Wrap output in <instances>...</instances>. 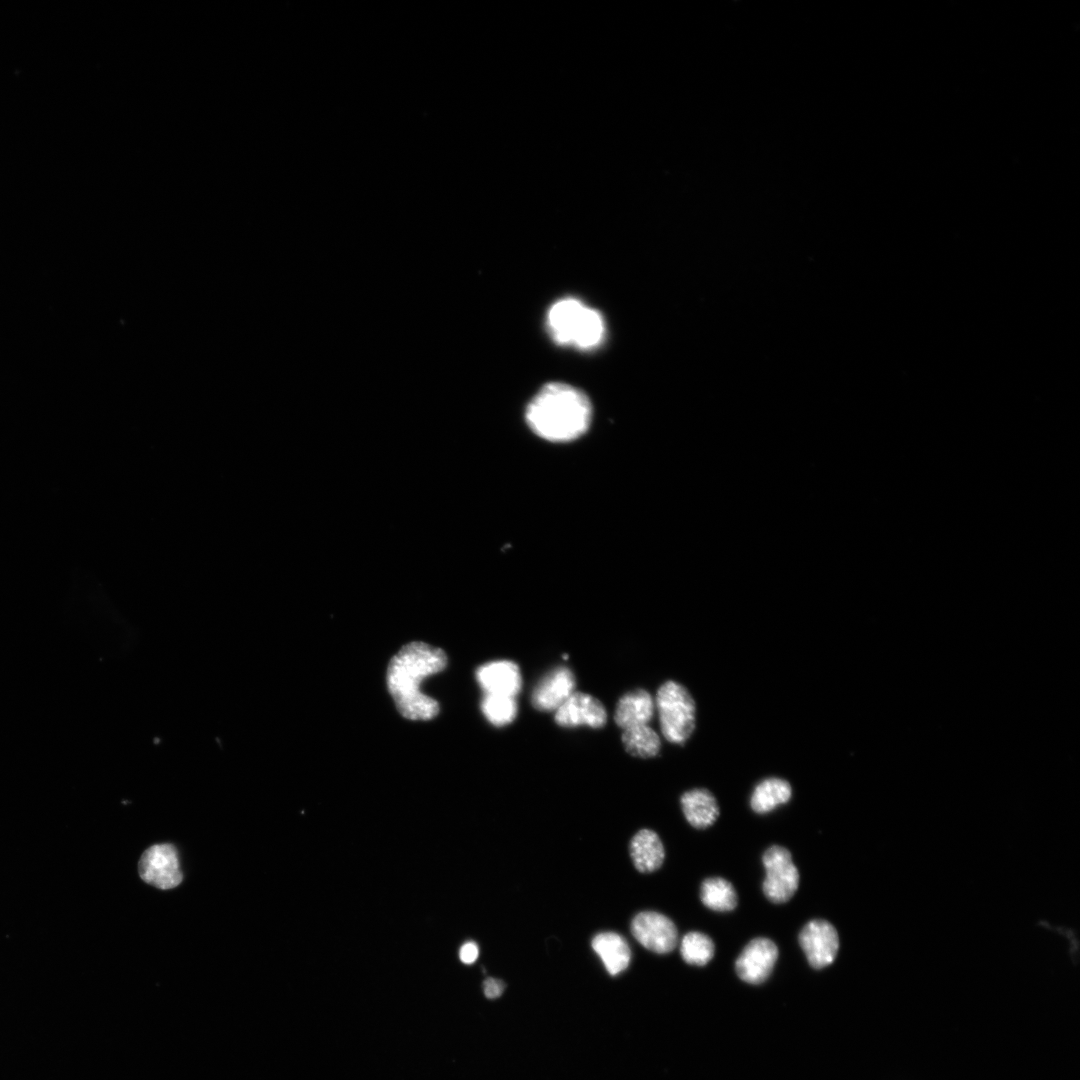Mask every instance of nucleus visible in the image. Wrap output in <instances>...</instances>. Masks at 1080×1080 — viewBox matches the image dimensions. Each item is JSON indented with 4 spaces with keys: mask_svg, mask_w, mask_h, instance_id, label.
<instances>
[{
    "mask_svg": "<svg viewBox=\"0 0 1080 1080\" xmlns=\"http://www.w3.org/2000/svg\"><path fill=\"white\" fill-rule=\"evenodd\" d=\"M446 665L447 657L442 649L420 641L404 645L391 658L386 674L387 687L403 717L429 720L438 714V702L422 693L420 684Z\"/></svg>",
    "mask_w": 1080,
    "mask_h": 1080,
    "instance_id": "nucleus-1",
    "label": "nucleus"
},
{
    "mask_svg": "<svg viewBox=\"0 0 1080 1080\" xmlns=\"http://www.w3.org/2000/svg\"><path fill=\"white\" fill-rule=\"evenodd\" d=\"M525 417L530 429L539 437L566 442L587 431L592 406L589 398L578 388L562 382H551L531 399Z\"/></svg>",
    "mask_w": 1080,
    "mask_h": 1080,
    "instance_id": "nucleus-2",
    "label": "nucleus"
},
{
    "mask_svg": "<svg viewBox=\"0 0 1080 1080\" xmlns=\"http://www.w3.org/2000/svg\"><path fill=\"white\" fill-rule=\"evenodd\" d=\"M547 328L554 342L580 350L596 348L605 337L600 312L573 297L560 299L550 307Z\"/></svg>",
    "mask_w": 1080,
    "mask_h": 1080,
    "instance_id": "nucleus-3",
    "label": "nucleus"
},
{
    "mask_svg": "<svg viewBox=\"0 0 1080 1080\" xmlns=\"http://www.w3.org/2000/svg\"><path fill=\"white\" fill-rule=\"evenodd\" d=\"M655 708L664 738L675 744L684 743L695 728V702L688 690L678 682L666 681L656 694Z\"/></svg>",
    "mask_w": 1080,
    "mask_h": 1080,
    "instance_id": "nucleus-4",
    "label": "nucleus"
},
{
    "mask_svg": "<svg viewBox=\"0 0 1080 1080\" xmlns=\"http://www.w3.org/2000/svg\"><path fill=\"white\" fill-rule=\"evenodd\" d=\"M766 876L762 889L773 903H784L792 898L799 886V872L791 853L782 846L769 847L762 856Z\"/></svg>",
    "mask_w": 1080,
    "mask_h": 1080,
    "instance_id": "nucleus-5",
    "label": "nucleus"
},
{
    "mask_svg": "<svg viewBox=\"0 0 1080 1080\" xmlns=\"http://www.w3.org/2000/svg\"><path fill=\"white\" fill-rule=\"evenodd\" d=\"M138 871L144 882L163 890L177 887L183 879L177 850L168 843L146 849L139 860Z\"/></svg>",
    "mask_w": 1080,
    "mask_h": 1080,
    "instance_id": "nucleus-6",
    "label": "nucleus"
},
{
    "mask_svg": "<svg viewBox=\"0 0 1080 1080\" xmlns=\"http://www.w3.org/2000/svg\"><path fill=\"white\" fill-rule=\"evenodd\" d=\"M631 933L646 949L666 954L675 949L678 932L673 921L655 911H643L632 920Z\"/></svg>",
    "mask_w": 1080,
    "mask_h": 1080,
    "instance_id": "nucleus-7",
    "label": "nucleus"
},
{
    "mask_svg": "<svg viewBox=\"0 0 1080 1080\" xmlns=\"http://www.w3.org/2000/svg\"><path fill=\"white\" fill-rule=\"evenodd\" d=\"M799 944L809 964L815 969H822L834 962L839 950V937L831 923L813 919L802 928Z\"/></svg>",
    "mask_w": 1080,
    "mask_h": 1080,
    "instance_id": "nucleus-8",
    "label": "nucleus"
},
{
    "mask_svg": "<svg viewBox=\"0 0 1080 1080\" xmlns=\"http://www.w3.org/2000/svg\"><path fill=\"white\" fill-rule=\"evenodd\" d=\"M778 958L776 944L765 937L752 939L735 962L740 979L749 984H761L770 976Z\"/></svg>",
    "mask_w": 1080,
    "mask_h": 1080,
    "instance_id": "nucleus-9",
    "label": "nucleus"
},
{
    "mask_svg": "<svg viewBox=\"0 0 1080 1080\" xmlns=\"http://www.w3.org/2000/svg\"><path fill=\"white\" fill-rule=\"evenodd\" d=\"M555 722L566 728L586 725L601 728L606 724L607 713L604 705L594 696L573 692L555 711Z\"/></svg>",
    "mask_w": 1080,
    "mask_h": 1080,
    "instance_id": "nucleus-10",
    "label": "nucleus"
},
{
    "mask_svg": "<svg viewBox=\"0 0 1080 1080\" xmlns=\"http://www.w3.org/2000/svg\"><path fill=\"white\" fill-rule=\"evenodd\" d=\"M575 686L573 672L565 666L556 667L537 683L532 705L539 711H556L575 692Z\"/></svg>",
    "mask_w": 1080,
    "mask_h": 1080,
    "instance_id": "nucleus-11",
    "label": "nucleus"
},
{
    "mask_svg": "<svg viewBox=\"0 0 1080 1080\" xmlns=\"http://www.w3.org/2000/svg\"><path fill=\"white\" fill-rule=\"evenodd\" d=\"M476 679L485 694L515 697L522 687L520 669L509 660L492 661L480 666Z\"/></svg>",
    "mask_w": 1080,
    "mask_h": 1080,
    "instance_id": "nucleus-12",
    "label": "nucleus"
},
{
    "mask_svg": "<svg viewBox=\"0 0 1080 1080\" xmlns=\"http://www.w3.org/2000/svg\"><path fill=\"white\" fill-rule=\"evenodd\" d=\"M655 711V702L644 689H635L625 693L617 702L614 720L621 729L650 722Z\"/></svg>",
    "mask_w": 1080,
    "mask_h": 1080,
    "instance_id": "nucleus-13",
    "label": "nucleus"
},
{
    "mask_svg": "<svg viewBox=\"0 0 1080 1080\" xmlns=\"http://www.w3.org/2000/svg\"><path fill=\"white\" fill-rule=\"evenodd\" d=\"M591 945L610 975L616 976L629 966L631 950L627 941L618 933H598L592 939Z\"/></svg>",
    "mask_w": 1080,
    "mask_h": 1080,
    "instance_id": "nucleus-14",
    "label": "nucleus"
},
{
    "mask_svg": "<svg viewBox=\"0 0 1080 1080\" xmlns=\"http://www.w3.org/2000/svg\"><path fill=\"white\" fill-rule=\"evenodd\" d=\"M630 855L638 871L650 873L660 868L665 851L659 836L652 830L643 829L632 838Z\"/></svg>",
    "mask_w": 1080,
    "mask_h": 1080,
    "instance_id": "nucleus-15",
    "label": "nucleus"
},
{
    "mask_svg": "<svg viewBox=\"0 0 1080 1080\" xmlns=\"http://www.w3.org/2000/svg\"><path fill=\"white\" fill-rule=\"evenodd\" d=\"M680 801L686 820L695 828H707L719 816L717 801L706 789L687 791L681 796Z\"/></svg>",
    "mask_w": 1080,
    "mask_h": 1080,
    "instance_id": "nucleus-16",
    "label": "nucleus"
},
{
    "mask_svg": "<svg viewBox=\"0 0 1080 1080\" xmlns=\"http://www.w3.org/2000/svg\"><path fill=\"white\" fill-rule=\"evenodd\" d=\"M791 795L792 788L786 780L771 777L757 784L752 792L750 805L756 813L765 814L787 803Z\"/></svg>",
    "mask_w": 1080,
    "mask_h": 1080,
    "instance_id": "nucleus-17",
    "label": "nucleus"
},
{
    "mask_svg": "<svg viewBox=\"0 0 1080 1080\" xmlns=\"http://www.w3.org/2000/svg\"><path fill=\"white\" fill-rule=\"evenodd\" d=\"M700 898L711 910L728 912L737 906V893L733 885L724 878L711 877L701 884Z\"/></svg>",
    "mask_w": 1080,
    "mask_h": 1080,
    "instance_id": "nucleus-18",
    "label": "nucleus"
},
{
    "mask_svg": "<svg viewBox=\"0 0 1080 1080\" xmlns=\"http://www.w3.org/2000/svg\"><path fill=\"white\" fill-rule=\"evenodd\" d=\"M622 743L629 754L639 758L655 757L661 748L660 737L648 724L624 729Z\"/></svg>",
    "mask_w": 1080,
    "mask_h": 1080,
    "instance_id": "nucleus-19",
    "label": "nucleus"
},
{
    "mask_svg": "<svg viewBox=\"0 0 1080 1080\" xmlns=\"http://www.w3.org/2000/svg\"><path fill=\"white\" fill-rule=\"evenodd\" d=\"M714 951L712 939L704 933L692 931L685 934L681 940V956L690 965H706L713 958Z\"/></svg>",
    "mask_w": 1080,
    "mask_h": 1080,
    "instance_id": "nucleus-20",
    "label": "nucleus"
},
{
    "mask_svg": "<svg viewBox=\"0 0 1080 1080\" xmlns=\"http://www.w3.org/2000/svg\"><path fill=\"white\" fill-rule=\"evenodd\" d=\"M481 710L491 724L501 727L515 719L518 708L514 697L485 694L481 701Z\"/></svg>",
    "mask_w": 1080,
    "mask_h": 1080,
    "instance_id": "nucleus-21",
    "label": "nucleus"
},
{
    "mask_svg": "<svg viewBox=\"0 0 1080 1080\" xmlns=\"http://www.w3.org/2000/svg\"><path fill=\"white\" fill-rule=\"evenodd\" d=\"M479 956V947L473 941L465 942L459 950V958L464 964L474 963Z\"/></svg>",
    "mask_w": 1080,
    "mask_h": 1080,
    "instance_id": "nucleus-22",
    "label": "nucleus"
},
{
    "mask_svg": "<svg viewBox=\"0 0 1080 1080\" xmlns=\"http://www.w3.org/2000/svg\"><path fill=\"white\" fill-rule=\"evenodd\" d=\"M505 989V983L495 978H487L483 982V991L487 998H498Z\"/></svg>",
    "mask_w": 1080,
    "mask_h": 1080,
    "instance_id": "nucleus-23",
    "label": "nucleus"
}]
</instances>
